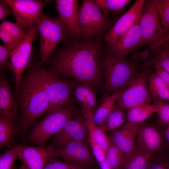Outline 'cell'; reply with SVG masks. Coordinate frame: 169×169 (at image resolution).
Here are the masks:
<instances>
[{"label": "cell", "mask_w": 169, "mask_h": 169, "mask_svg": "<svg viewBox=\"0 0 169 169\" xmlns=\"http://www.w3.org/2000/svg\"><path fill=\"white\" fill-rule=\"evenodd\" d=\"M104 35L81 43L70 39L57 48L47 63L48 70L62 77L91 86L103 74L102 46Z\"/></svg>", "instance_id": "1"}, {"label": "cell", "mask_w": 169, "mask_h": 169, "mask_svg": "<svg viewBox=\"0 0 169 169\" xmlns=\"http://www.w3.org/2000/svg\"><path fill=\"white\" fill-rule=\"evenodd\" d=\"M44 69L39 62L31 61L22 76L15 95L20 111V126L23 131H27L48 111Z\"/></svg>", "instance_id": "2"}, {"label": "cell", "mask_w": 169, "mask_h": 169, "mask_svg": "<svg viewBox=\"0 0 169 169\" xmlns=\"http://www.w3.org/2000/svg\"><path fill=\"white\" fill-rule=\"evenodd\" d=\"M103 74L105 81L103 97L119 91L136 75L142 71L140 65L118 58L108 46L102 53Z\"/></svg>", "instance_id": "3"}, {"label": "cell", "mask_w": 169, "mask_h": 169, "mask_svg": "<svg viewBox=\"0 0 169 169\" xmlns=\"http://www.w3.org/2000/svg\"><path fill=\"white\" fill-rule=\"evenodd\" d=\"M95 0H84L79 10L78 26L79 38L85 41L104 34L112 22L101 11Z\"/></svg>", "instance_id": "4"}, {"label": "cell", "mask_w": 169, "mask_h": 169, "mask_svg": "<svg viewBox=\"0 0 169 169\" xmlns=\"http://www.w3.org/2000/svg\"><path fill=\"white\" fill-rule=\"evenodd\" d=\"M40 34V63H47L50 56L62 41L70 38L67 29L59 18H54L43 13L37 21Z\"/></svg>", "instance_id": "5"}, {"label": "cell", "mask_w": 169, "mask_h": 169, "mask_svg": "<svg viewBox=\"0 0 169 169\" xmlns=\"http://www.w3.org/2000/svg\"><path fill=\"white\" fill-rule=\"evenodd\" d=\"M72 101L67 105L46 114L29 131L28 139L36 146L44 147L46 141L59 132L73 117Z\"/></svg>", "instance_id": "6"}, {"label": "cell", "mask_w": 169, "mask_h": 169, "mask_svg": "<svg viewBox=\"0 0 169 169\" xmlns=\"http://www.w3.org/2000/svg\"><path fill=\"white\" fill-rule=\"evenodd\" d=\"M149 73L142 71L134 76L118 91L116 106L124 110L150 104L151 98L148 88Z\"/></svg>", "instance_id": "7"}, {"label": "cell", "mask_w": 169, "mask_h": 169, "mask_svg": "<svg viewBox=\"0 0 169 169\" xmlns=\"http://www.w3.org/2000/svg\"><path fill=\"white\" fill-rule=\"evenodd\" d=\"M44 76L49 103L47 114L69 104L76 87L74 80L60 76L45 69Z\"/></svg>", "instance_id": "8"}, {"label": "cell", "mask_w": 169, "mask_h": 169, "mask_svg": "<svg viewBox=\"0 0 169 169\" xmlns=\"http://www.w3.org/2000/svg\"><path fill=\"white\" fill-rule=\"evenodd\" d=\"M38 32L36 23L28 28L25 37L10 51L9 69L14 77L15 94L17 92L22 76L31 61L32 44Z\"/></svg>", "instance_id": "9"}, {"label": "cell", "mask_w": 169, "mask_h": 169, "mask_svg": "<svg viewBox=\"0 0 169 169\" xmlns=\"http://www.w3.org/2000/svg\"><path fill=\"white\" fill-rule=\"evenodd\" d=\"M139 21L142 47L148 45L153 48L166 36L160 23L156 0L148 1Z\"/></svg>", "instance_id": "10"}, {"label": "cell", "mask_w": 169, "mask_h": 169, "mask_svg": "<svg viewBox=\"0 0 169 169\" xmlns=\"http://www.w3.org/2000/svg\"><path fill=\"white\" fill-rule=\"evenodd\" d=\"M47 147L50 156L61 157L69 163L93 168L96 162L88 143L72 142L60 146L51 145Z\"/></svg>", "instance_id": "11"}, {"label": "cell", "mask_w": 169, "mask_h": 169, "mask_svg": "<svg viewBox=\"0 0 169 169\" xmlns=\"http://www.w3.org/2000/svg\"><path fill=\"white\" fill-rule=\"evenodd\" d=\"M12 8L16 23L21 28L29 27L36 23L43 13V9L50 0H5Z\"/></svg>", "instance_id": "12"}, {"label": "cell", "mask_w": 169, "mask_h": 169, "mask_svg": "<svg viewBox=\"0 0 169 169\" xmlns=\"http://www.w3.org/2000/svg\"><path fill=\"white\" fill-rule=\"evenodd\" d=\"M89 135L85 120L74 115L52 139V145L58 147L72 142H89Z\"/></svg>", "instance_id": "13"}, {"label": "cell", "mask_w": 169, "mask_h": 169, "mask_svg": "<svg viewBox=\"0 0 169 169\" xmlns=\"http://www.w3.org/2000/svg\"><path fill=\"white\" fill-rule=\"evenodd\" d=\"M144 0H136L130 9L104 35L103 39L109 48L135 23L140 16L145 2Z\"/></svg>", "instance_id": "14"}, {"label": "cell", "mask_w": 169, "mask_h": 169, "mask_svg": "<svg viewBox=\"0 0 169 169\" xmlns=\"http://www.w3.org/2000/svg\"><path fill=\"white\" fill-rule=\"evenodd\" d=\"M14 150L21 162L19 169H43L49 157L47 147L13 145Z\"/></svg>", "instance_id": "15"}, {"label": "cell", "mask_w": 169, "mask_h": 169, "mask_svg": "<svg viewBox=\"0 0 169 169\" xmlns=\"http://www.w3.org/2000/svg\"><path fill=\"white\" fill-rule=\"evenodd\" d=\"M141 16L135 23L111 47H108L120 59L125 60L128 55L142 47L139 27Z\"/></svg>", "instance_id": "16"}, {"label": "cell", "mask_w": 169, "mask_h": 169, "mask_svg": "<svg viewBox=\"0 0 169 169\" xmlns=\"http://www.w3.org/2000/svg\"><path fill=\"white\" fill-rule=\"evenodd\" d=\"M59 18L67 29L73 41L79 38L78 26L79 10L76 0H55Z\"/></svg>", "instance_id": "17"}, {"label": "cell", "mask_w": 169, "mask_h": 169, "mask_svg": "<svg viewBox=\"0 0 169 169\" xmlns=\"http://www.w3.org/2000/svg\"><path fill=\"white\" fill-rule=\"evenodd\" d=\"M18 106L14 98L5 72H0V117L6 118L20 123Z\"/></svg>", "instance_id": "18"}, {"label": "cell", "mask_w": 169, "mask_h": 169, "mask_svg": "<svg viewBox=\"0 0 169 169\" xmlns=\"http://www.w3.org/2000/svg\"><path fill=\"white\" fill-rule=\"evenodd\" d=\"M139 125L125 123L122 128L113 131L109 137L111 141L126 156L136 148L135 139Z\"/></svg>", "instance_id": "19"}, {"label": "cell", "mask_w": 169, "mask_h": 169, "mask_svg": "<svg viewBox=\"0 0 169 169\" xmlns=\"http://www.w3.org/2000/svg\"><path fill=\"white\" fill-rule=\"evenodd\" d=\"M137 146L150 155L161 148L163 141L159 131L149 125H139L137 134Z\"/></svg>", "instance_id": "20"}, {"label": "cell", "mask_w": 169, "mask_h": 169, "mask_svg": "<svg viewBox=\"0 0 169 169\" xmlns=\"http://www.w3.org/2000/svg\"><path fill=\"white\" fill-rule=\"evenodd\" d=\"M73 94L84 117L88 114L93 115L98 107L95 94L92 87L82 84L76 87Z\"/></svg>", "instance_id": "21"}, {"label": "cell", "mask_w": 169, "mask_h": 169, "mask_svg": "<svg viewBox=\"0 0 169 169\" xmlns=\"http://www.w3.org/2000/svg\"><path fill=\"white\" fill-rule=\"evenodd\" d=\"M158 111V101L153 104L136 106L128 110L125 123L132 125L140 124Z\"/></svg>", "instance_id": "22"}, {"label": "cell", "mask_w": 169, "mask_h": 169, "mask_svg": "<svg viewBox=\"0 0 169 169\" xmlns=\"http://www.w3.org/2000/svg\"><path fill=\"white\" fill-rule=\"evenodd\" d=\"M20 127L17 122L10 119L0 117V147L8 148L14 145L15 136Z\"/></svg>", "instance_id": "23"}, {"label": "cell", "mask_w": 169, "mask_h": 169, "mask_svg": "<svg viewBox=\"0 0 169 169\" xmlns=\"http://www.w3.org/2000/svg\"><path fill=\"white\" fill-rule=\"evenodd\" d=\"M148 85L151 98L169 101V86L155 72L149 74Z\"/></svg>", "instance_id": "24"}, {"label": "cell", "mask_w": 169, "mask_h": 169, "mask_svg": "<svg viewBox=\"0 0 169 169\" xmlns=\"http://www.w3.org/2000/svg\"><path fill=\"white\" fill-rule=\"evenodd\" d=\"M118 92L106 96L93 115V123L98 126L100 125L116 106V100Z\"/></svg>", "instance_id": "25"}, {"label": "cell", "mask_w": 169, "mask_h": 169, "mask_svg": "<svg viewBox=\"0 0 169 169\" xmlns=\"http://www.w3.org/2000/svg\"><path fill=\"white\" fill-rule=\"evenodd\" d=\"M151 155L136 147L131 154L126 156V160L120 169H147Z\"/></svg>", "instance_id": "26"}, {"label": "cell", "mask_w": 169, "mask_h": 169, "mask_svg": "<svg viewBox=\"0 0 169 169\" xmlns=\"http://www.w3.org/2000/svg\"><path fill=\"white\" fill-rule=\"evenodd\" d=\"M93 115L89 114L84 117L88 130L89 135L106 153L110 145V138L100 126L94 124L92 119Z\"/></svg>", "instance_id": "27"}, {"label": "cell", "mask_w": 169, "mask_h": 169, "mask_svg": "<svg viewBox=\"0 0 169 169\" xmlns=\"http://www.w3.org/2000/svg\"><path fill=\"white\" fill-rule=\"evenodd\" d=\"M126 120V114L124 110L116 106L113 109L105 121L100 126L106 132L113 131L123 125Z\"/></svg>", "instance_id": "28"}, {"label": "cell", "mask_w": 169, "mask_h": 169, "mask_svg": "<svg viewBox=\"0 0 169 169\" xmlns=\"http://www.w3.org/2000/svg\"><path fill=\"white\" fill-rule=\"evenodd\" d=\"M126 158V155L110 140V145L105 156V161L108 166L111 169H120Z\"/></svg>", "instance_id": "29"}, {"label": "cell", "mask_w": 169, "mask_h": 169, "mask_svg": "<svg viewBox=\"0 0 169 169\" xmlns=\"http://www.w3.org/2000/svg\"><path fill=\"white\" fill-rule=\"evenodd\" d=\"M154 49V56L150 62L158 63L169 73V43L166 42L161 43L156 46Z\"/></svg>", "instance_id": "30"}, {"label": "cell", "mask_w": 169, "mask_h": 169, "mask_svg": "<svg viewBox=\"0 0 169 169\" xmlns=\"http://www.w3.org/2000/svg\"><path fill=\"white\" fill-rule=\"evenodd\" d=\"M0 29L7 32L17 45L26 36L25 33L18 24L10 21L3 20L0 24Z\"/></svg>", "instance_id": "31"}, {"label": "cell", "mask_w": 169, "mask_h": 169, "mask_svg": "<svg viewBox=\"0 0 169 169\" xmlns=\"http://www.w3.org/2000/svg\"><path fill=\"white\" fill-rule=\"evenodd\" d=\"M156 4L166 36L169 34V0H156Z\"/></svg>", "instance_id": "32"}, {"label": "cell", "mask_w": 169, "mask_h": 169, "mask_svg": "<svg viewBox=\"0 0 169 169\" xmlns=\"http://www.w3.org/2000/svg\"><path fill=\"white\" fill-rule=\"evenodd\" d=\"M131 0H95L96 3L103 10L105 15L107 17V10H110L114 12L119 11L122 9Z\"/></svg>", "instance_id": "33"}, {"label": "cell", "mask_w": 169, "mask_h": 169, "mask_svg": "<svg viewBox=\"0 0 169 169\" xmlns=\"http://www.w3.org/2000/svg\"><path fill=\"white\" fill-rule=\"evenodd\" d=\"M154 49L149 46L146 49L132 55L126 60L129 63L144 65L153 59L154 55Z\"/></svg>", "instance_id": "34"}, {"label": "cell", "mask_w": 169, "mask_h": 169, "mask_svg": "<svg viewBox=\"0 0 169 169\" xmlns=\"http://www.w3.org/2000/svg\"><path fill=\"white\" fill-rule=\"evenodd\" d=\"M43 169H93L58 159L57 157L49 156L48 161Z\"/></svg>", "instance_id": "35"}, {"label": "cell", "mask_w": 169, "mask_h": 169, "mask_svg": "<svg viewBox=\"0 0 169 169\" xmlns=\"http://www.w3.org/2000/svg\"><path fill=\"white\" fill-rule=\"evenodd\" d=\"M18 157L16 152L9 149L0 156V169H13L15 159Z\"/></svg>", "instance_id": "36"}, {"label": "cell", "mask_w": 169, "mask_h": 169, "mask_svg": "<svg viewBox=\"0 0 169 169\" xmlns=\"http://www.w3.org/2000/svg\"><path fill=\"white\" fill-rule=\"evenodd\" d=\"M158 111L157 113L160 123L163 125H169V104L158 101Z\"/></svg>", "instance_id": "37"}, {"label": "cell", "mask_w": 169, "mask_h": 169, "mask_svg": "<svg viewBox=\"0 0 169 169\" xmlns=\"http://www.w3.org/2000/svg\"><path fill=\"white\" fill-rule=\"evenodd\" d=\"M92 151L100 169H111L105 162V152L100 146L98 145L94 146Z\"/></svg>", "instance_id": "38"}, {"label": "cell", "mask_w": 169, "mask_h": 169, "mask_svg": "<svg viewBox=\"0 0 169 169\" xmlns=\"http://www.w3.org/2000/svg\"><path fill=\"white\" fill-rule=\"evenodd\" d=\"M10 50L5 46L0 44V70L9 69L10 63Z\"/></svg>", "instance_id": "39"}, {"label": "cell", "mask_w": 169, "mask_h": 169, "mask_svg": "<svg viewBox=\"0 0 169 169\" xmlns=\"http://www.w3.org/2000/svg\"><path fill=\"white\" fill-rule=\"evenodd\" d=\"M148 66H152L155 69L156 73L169 86V73L164 70L158 63L150 62L146 64Z\"/></svg>", "instance_id": "40"}, {"label": "cell", "mask_w": 169, "mask_h": 169, "mask_svg": "<svg viewBox=\"0 0 169 169\" xmlns=\"http://www.w3.org/2000/svg\"><path fill=\"white\" fill-rule=\"evenodd\" d=\"M13 15V9L5 0H0V20H4L9 15Z\"/></svg>", "instance_id": "41"}, {"label": "cell", "mask_w": 169, "mask_h": 169, "mask_svg": "<svg viewBox=\"0 0 169 169\" xmlns=\"http://www.w3.org/2000/svg\"><path fill=\"white\" fill-rule=\"evenodd\" d=\"M0 38L4 44L5 46L10 51L13 49L17 45L10 35L1 29H0Z\"/></svg>", "instance_id": "42"}, {"label": "cell", "mask_w": 169, "mask_h": 169, "mask_svg": "<svg viewBox=\"0 0 169 169\" xmlns=\"http://www.w3.org/2000/svg\"><path fill=\"white\" fill-rule=\"evenodd\" d=\"M147 169H169V161L164 160H150Z\"/></svg>", "instance_id": "43"}, {"label": "cell", "mask_w": 169, "mask_h": 169, "mask_svg": "<svg viewBox=\"0 0 169 169\" xmlns=\"http://www.w3.org/2000/svg\"><path fill=\"white\" fill-rule=\"evenodd\" d=\"M164 136L167 141L169 143V125L167 126L164 131Z\"/></svg>", "instance_id": "44"}, {"label": "cell", "mask_w": 169, "mask_h": 169, "mask_svg": "<svg viewBox=\"0 0 169 169\" xmlns=\"http://www.w3.org/2000/svg\"><path fill=\"white\" fill-rule=\"evenodd\" d=\"M169 39V34H168V35H167V36H166L165 38L163 39L162 40H161V41H160V42H159L156 45V46H155V47L157 45H158L161 44V43H164V42H166Z\"/></svg>", "instance_id": "45"}, {"label": "cell", "mask_w": 169, "mask_h": 169, "mask_svg": "<svg viewBox=\"0 0 169 169\" xmlns=\"http://www.w3.org/2000/svg\"><path fill=\"white\" fill-rule=\"evenodd\" d=\"M13 169H17V167L15 165H14Z\"/></svg>", "instance_id": "46"}, {"label": "cell", "mask_w": 169, "mask_h": 169, "mask_svg": "<svg viewBox=\"0 0 169 169\" xmlns=\"http://www.w3.org/2000/svg\"><path fill=\"white\" fill-rule=\"evenodd\" d=\"M166 42H168L169 43V39Z\"/></svg>", "instance_id": "47"}]
</instances>
